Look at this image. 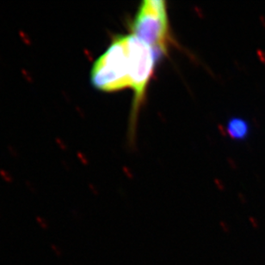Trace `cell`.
<instances>
[{"mask_svg":"<svg viewBox=\"0 0 265 265\" xmlns=\"http://www.w3.org/2000/svg\"><path fill=\"white\" fill-rule=\"evenodd\" d=\"M131 62L127 35L116 36L108 49L93 65L91 79L94 88L115 92L131 88Z\"/></svg>","mask_w":265,"mask_h":265,"instance_id":"6da1fadb","label":"cell"},{"mask_svg":"<svg viewBox=\"0 0 265 265\" xmlns=\"http://www.w3.org/2000/svg\"><path fill=\"white\" fill-rule=\"evenodd\" d=\"M131 28L132 34L151 48L157 61L167 54L170 33L165 1H143L139 7Z\"/></svg>","mask_w":265,"mask_h":265,"instance_id":"7a4b0ae2","label":"cell"},{"mask_svg":"<svg viewBox=\"0 0 265 265\" xmlns=\"http://www.w3.org/2000/svg\"><path fill=\"white\" fill-rule=\"evenodd\" d=\"M127 45L131 62V88L134 92L133 112L135 114L146 95L157 60L150 46L135 35H127Z\"/></svg>","mask_w":265,"mask_h":265,"instance_id":"3957f363","label":"cell"},{"mask_svg":"<svg viewBox=\"0 0 265 265\" xmlns=\"http://www.w3.org/2000/svg\"><path fill=\"white\" fill-rule=\"evenodd\" d=\"M226 131L231 138L243 139L249 132L248 124L242 119L233 118L227 123Z\"/></svg>","mask_w":265,"mask_h":265,"instance_id":"277c9868","label":"cell"},{"mask_svg":"<svg viewBox=\"0 0 265 265\" xmlns=\"http://www.w3.org/2000/svg\"><path fill=\"white\" fill-rule=\"evenodd\" d=\"M36 221L38 222L39 226H40L42 229L46 230V229L48 228V222H47L44 218H42V217H41V216H37V217H36Z\"/></svg>","mask_w":265,"mask_h":265,"instance_id":"5b68a950","label":"cell"},{"mask_svg":"<svg viewBox=\"0 0 265 265\" xmlns=\"http://www.w3.org/2000/svg\"><path fill=\"white\" fill-rule=\"evenodd\" d=\"M51 248H52V250L54 251V252L55 253L56 256H61V255H62V252H61V250L58 247L57 245H55V244H51Z\"/></svg>","mask_w":265,"mask_h":265,"instance_id":"8992f818","label":"cell"},{"mask_svg":"<svg viewBox=\"0 0 265 265\" xmlns=\"http://www.w3.org/2000/svg\"><path fill=\"white\" fill-rule=\"evenodd\" d=\"M219 225H220V227H221V228H222V230L224 231L225 232H228L230 231V228H229V227L227 226V224L225 222V221H221L219 222Z\"/></svg>","mask_w":265,"mask_h":265,"instance_id":"52a82bcc","label":"cell"}]
</instances>
